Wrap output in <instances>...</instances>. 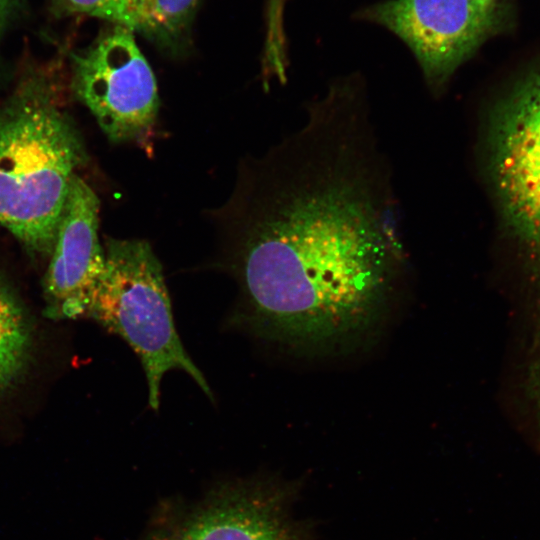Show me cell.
Returning <instances> with one entry per match:
<instances>
[{
	"mask_svg": "<svg viewBox=\"0 0 540 540\" xmlns=\"http://www.w3.org/2000/svg\"><path fill=\"white\" fill-rule=\"evenodd\" d=\"M368 127L311 118L241 161L210 210L256 335L296 349L360 336L383 311L392 251L384 174Z\"/></svg>",
	"mask_w": 540,
	"mask_h": 540,
	"instance_id": "cell-1",
	"label": "cell"
},
{
	"mask_svg": "<svg viewBox=\"0 0 540 540\" xmlns=\"http://www.w3.org/2000/svg\"><path fill=\"white\" fill-rule=\"evenodd\" d=\"M85 160L80 133L48 78H26L0 108V223L28 251L51 255Z\"/></svg>",
	"mask_w": 540,
	"mask_h": 540,
	"instance_id": "cell-2",
	"label": "cell"
},
{
	"mask_svg": "<svg viewBox=\"0 0 540 540\" xmlns=\"http://www.w3.org/2000/svg\"><path fill=\"white\" fill-rule=\"evenodd\" d=\"M105 263L86 316L121 337L139 357L149 406L160 405L166 372H186L213 399L211 389L185 351L174 326L162 266L145 240L108 238Z\"/></svg>",
	"mask_w": 540,
	"mask_h": 540,
	"instance_id": "cell-3",
	"label": "cell"
},
{
	"mask_svg": "<svg viewBox=\"0 0 540 540\" xmlns=\"http://www.w3.org/2000/svg\"><path fill=\"white\" fill-rule=\"evenodd\" d=\"M485 148L503 227L520 252L533 290L531 339L540 345V62L492 106Z\"/></svg>",
	"mask_w": 540,
	"mask_h": 540,
	"instance_id": "cell-4",
	"label": "cell"
},
{
	"mask_svg": "<svg viewBox=\"0 0 540 540\" xmlns=\"http://www.w3.org/2000/svg\"><path fill=\"white\" fill-rule=\"evenodd\" d=\"M72 88L112 142L140 140L155 123V77L128 28L115 25L74 55Z\"/></svg>",
	"mask_w": 540,
	"mask_h": 540,
	"instance_id": "cell-5",
	"label": "cell"
},
{
	"mask_svg": "<svg viewBox=\"0 0 540 540\" xmlns=\"http://www.w3.org/2000/svg\"><path fill=\"white\" fill-rule=\"evenodd\" d=\"M364 14L409 46L433 86L444 84L499 22L496 8L474 0H388Z\"/></svg>",
	"mask_w": 540,
	"mask_h": 540,
	"instance_id": "cell-6",
	"label": "cell"
},
{
	"mask_svg": "<svg viewBox=\"0 0 540 540\" xmlns=\"http://www.w3.org/2000/svg\"><path fill=\"white\" fill-rule=\"evenodd\" d=\"M98 212L96 194L76 175L43 280L44 314L50 319L70 320L87 314L105 263Z\"/></svg>",
	"mask_w": 540,
	"mask_h": 540,
	"instance_id": "cell-7",
	"label": "cell"
},
{
	"mask_svg": "<svg viewBox=\"0 0 540 540\" xmlns=\"http://www.w3.org/2000/svg\"><path fill=\"white\" fill-rule=\"evenodd\" d=\"M295 484H235L214 493L185 521L176 540H316L297 519Z\"/></svg>",
	"mask_w": 540,
	"mask_h": 540,
	"instance_id": "cell-8",
	"label": "cell"
},
{
	"mask_svg": "<svg viewBox=\"0 0 540 540\" xmlns=\"http://www.w3.org/2000/svg\"><path fill=\"white\" fill-rule=\"evenodd\" d=\"M34 344L30 317L0 275V396L12 390L30 366Z\"/></svg>",
	"mask_w": 540,
	"mask_h": 540,
	"instance_id": "cell-9",
	"label": "cell"
},
{
	"mask_svg": "<svg viewBox=\"0 0 540 540\" xmlns=\"http://www.w3.org/2000/svg\"><path fill=\"white\" fill-rule=\"evenodd\" d=\"M199 4L200 0H139L137 32L169 55L183 54Z\"/></svg>",
	"mask_w": 540,
	"mask_h": 540,
	"instance_id": "cell-10",
	"label": "cell"
},
{
	"mask_svg": "<svg viewBox=\"0 0 540 540\" xmlns=\"http://www.w3.org/2000/svg\"><path fill=\"white\" fill-rule=\"evenodd\" d=\"M66 11L97 17L137 32L139 0H56Z\"/></svg>",
	"mask_w": 540,
	"mask_h": 540,
	"instance_id": "cell-11",
	"label": "cell"
},
{
	"mask_svg": "<svg viewBox=\"0 0 540 540\" xmlns=\"http://www.w3.org/2000/svg\"><path fill=\"white\" fill-rule=\"evenodd\" d=\"M286 0H267L265 42L270 46L281 45L285 41L283 14Z\"/></svg>",
	"mask_w": 540,
	"mask_h": 540,
	"instance_id": "cell-12",
	"label": "cell"
},
{
	"mask_svg": "<svg viewBox=\"0 0 540 540\" xmlns=\"http://www.w3.org/2000/svg\"><path fill=\"white\" fill-rule=\"evenodd\" d=\"M14 0H0V25Z\"/></svg>",
	"mask_w": 540,
	"mask_h": 540,
	"instance_id": "cell-13",
	"label": "cell"
},
{
	"mask_svg": "<svg viewBox=\"0 0 540 540\" xmlns=\"http://www.w3.org/2000/svg\"><path fill=\"white\" fill-rule=\"evenodd\" d=\"M477 4L484 8L493 9L495 7V0H474Z\"/></svg>",
	"mask_w": 540,
	"mask_h": 540,
	"instance_id": "cell-14",
	"label": "cell"
}]
</instances>
